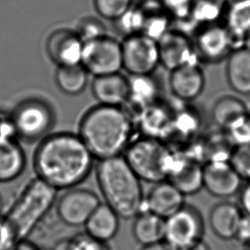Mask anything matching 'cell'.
Here are the masks:
<instances>
[{
	"mask_svg": "<svg viewBox=\"0 0 250 250\" xmlns=\"http://www.w3.org/2000/svg\"><path fill=\"white\" fill-rule=\"evenodd\" d=\"M248 114H250V111L246 104L234 95L219 98L212 110V120L224 130Z\"/></svg>",
	"mask_w": 250,
	"mask_h": 250,
	"instance_id": "cell-28",
	"label": "cell"
},
{
	"mask_svg": "<svg viewBox=\"0 0 250 250\" xmlns=\"http://www.w3.org/2000/svg\"><path fill=\"white\" fill-rule=\"evenodd\" d=\"M52 250H110L107 243H102L84 234L60 240Z\"/></svg>",
	"mask_w": 250,
	"mask_h": 250,
	"instance_id": "cell-30",
	"label": "cell"
},
{
	"mask_svg": "<svg viewBox=\"0 0 250 250\" xmlns=\"http://www.w3.org/2000/svg\"><path fill=\"white\" fill-rule=\"evenodd\" d=\"M167 180L185 196L195 195L203 188V164L176 152Z\"/></svg>",
	"mask_w": 250,
	"mask_h": 250,
	"instance_id": "cell-15",
	"label": "cell"
},
{
	"mask_svg": "<svg viewBox=\"0 0 250 250\" xmlns=\"http://www.w3.org/2000/svg\"><path fill=\"white\" fill-rule=\"evenodd\" d=\"M185 250H210V247L208 246V244L206 243L205 241H200L197 243L194 244L193 246L188 248Z\"/></svg>",
	"mask_w": 250,
	"mask_h": 250,
	"instance_id": "cell-42",
	"label": "cell"
},
{
	"mask_svg": "<svg viewBox=\"0 0 250 250\" xmlns=\"http://www.w3.org/2000/svg\"><path fill=\"white\" fill-rule=\"evenodd\" d=\"M224 131L233 146H250V112Z\"/></svg>",
	"mask_w": 250,
	"mask_h": 250,
	"instance_id": "cell-33",
	"label": "cell"
},
{
	"mask_svg": "<svg viewBox=\"0 0 250 250\" xmlns=\"http://www.w3.org/2000/svg\"><path fill=\"white\" fill-rule=\"evenodd\" d=\"M185 197L169 181L160 182L145 196L143 210L167 219L186 205Z\"/></svg>",
	"mask_w": 250,
	"mask_h": 250,
	"instance_id": "cell-16",
	"label": "cell"
},
{
	"mask_svg": "<svg viewBox=\"0 0 250 250\" xmlns=\"http://www.w3.org/2000/svg\"><path fill=\"white\" fill-rule=\"evenodd\" d=\"M246 248V250H250V244L249 246L245 247Z\"/></svg>",
	"mask_w": 250,
	"mask_h": 250,
	"instance_id": "cell-46",
	"label": "cell"
},
{
	"mask_svg": "<svg viewBox=\"0 0 250 250\" xmlns=\"http://www.w3.org/2000/svg\"><path fill=\"white\" fill-rule=\"evenodd\" d=\"M120 218L105 203H101L85 224V233L102 243H107L117 236Z\"/></svg>",
	"mask_w": 250,
	"mask_h": 250,
	"instance_id": "cell-24",
	"label": "cell"
},
{
	"mask_svg": "<svg viewBox=\"0 0 250 250\" xmlns=\"http://www.w3.org/2000/svg\"><path fill=\"white\" fill-rule=\"evenodd\" d=\"M226 77L236 94L250 95V52L244 47L234 49L226 59Z\"/></svg>",
	"mask_w": 250,
	"mask_h": 250,
	"instance_id": "cell-21",
	"label": "cell"
},
{
	"mask_svg": "<svg viewBox=\"0 0 250 250\" xmlns=\"http://www.w3.org/2000/svg\"><path fill=\"white\" fill-rule=\"evenodd\" d=\"M174 111L160 101L146 108L136 117L135 123L142 131V136L165 141L171 136Z\"/></svg>",
	"mask_w": 250,
	"mask_h": 250,
	"instance_id": "cell-17",
	"label": "cell"
},
{
	"mask_svg": "<svg viewBox=\"0 0 250 250\" xmlns=\"http://www.w3.org/2000/svg\"><path fill=\"white\" fill-rule=\"evenodd\" d=\"M27 164L24 150L17 138H0V184L16 180Z\"/></svg>",
	"mask_w": 250,
	"mask_h": 250,
	"instance_id": "cell-22",
	"label": "cell"
},
{
	"mask_svg": "<svg viewBox=\"0 0 250 250\" xmlns=\"http://www.w3.org/2000/svg\"><path fill=\"white\" fill-rule=\"evenodd\" d=\"M224 20L234 48L242 47L243 39L250 31V0H228Z\"/></svg>",
	"mask_w": 250,
	"mask_h": 250,
	"instance_id": "cell-23",
	"label": "cell"
},
{
	"mask_svg": "<svg viewBox=\"0 0 250 250\" xmlns=\"http://www.w3.org/2000/svg\"><path fill=\"white\" fill-rule=\"evenodd\" d=\"M82 65L94 77L120 73L123 70L121 42L107 35L85 42Z\"/></svg>",
	"mask_w": 250,
	"mask_h": 250,
	"instance_id": "cell-9",
	"label": "cell"
},
{
	"mask_svg": "<svg viewBox=\"0 0 250 250\" xmlns=\"http://www.w3.org/2000/svg\"><path fill=\"white\" fill-rule=\"evenodd\" d=\"M141 250H173L169 245H167L165 242L155 243L148 246H144L141 249Z\"/></svg>",
	"mask_w": 250,
	"mask_h": 250,
	"instance_id": "cell-41",
	"label": "cell"
},
{
	"mask_svg": "<svg viewBox=\"0 0 250 250\" xmlns=\"http://www.w3.org/2000/svg\"><path fill=\"white\" fill-rule=\"evenodd\" d=\"M160 65L169 72L193 62H199L191 36L171 28L157 41Z\"/></svg>",
	"mask_w": 250,
	"mask_h": 250,
	"instance_id": "cell-12",
	"label": "cell"
},
{
	"mask_svg": "<svg viewBox=\"0 0 250 250\" xmlns=\"http://www.w3.org/2000/svg\"><path fill=\"white\" fill-rule=\"evenodd\" d=\"M160 4L173 22L185 25L189 21L192 0H160Z\"/></svg>",
	"mask_w": 250,
	"mask_h": 250,
	"instance_id": "cell-32",
	"label": "cell"
},
{
	"mask_svg": "<svg viewBox=\"0 0 250 250\" xmlns=\"http://www.w3.org/2000/svg\"><path fill=\"white\" fill-rule=\"evenodd\" d=\"M238 206L244 214L250 215V181L242 186L239 191V204Z\"/></svg>",
	"mask_w": 250,
	"mask_h": 250,
	"instance_id": "cell-38",
	"label": "cell"
},
{
	"mask_svg": "<svg viewBox=\"0 0 250 250\" xmlns=\"http://www.w3.org/2000/svg\"><path fill=\"white\" fill-rule=\"evenodd\" d=\"M235 239L243 246H249L250 244V215L244 214L241 219L236 231Z\"/></svg>",
	"mask_w": 250,
	"mask_h": 250,
	"instance_id": "cell-37",
	"label": "cell"
},
{
	"mask_svg": "<svg viewBox=\"0 0 250 250\" xmlns=\"http://www.w3.org/2000/svg\"><path fill=\"white\" fill-rule=\"evenodd\" d=\"M134 0H94L95 11L101 18L116 21L131 9Z\"/></svg>",
	"mask_w": 250,
	"mask_h": 250,
	"instance_id": "cell-31",
	"label": "cell"
},
{
	"mask_svg": "<svg viewBox=\"0 0 250 250\" xmlns=\"http://www.w3.org/2000/svg\"><path fill=\"white\" fill-rule=\"evenodd\" d=\"M175 154L166 142L140 136L134 138L123 157L140 180L155 184L167 180Z\"/></svg>",
	"mask_w": 250,
	"mask_h": 250,
	"instance_id": "cell-5",
	"label": "cell"
},
{
	"mask_svg": "<svg viewBox=\"0 0 250 250\" xmlns=\"http://www.w3.org/2000/svg\"><path fill=\"white\" fill-rule=\"evenodd\" d=\"M206 86V76L201 62H193L170 71L169 87L175 99L191 102L202 94Z\"/></svg>",
	"mask_w": 250,
	"mask_h": 250,
	"instance_id": "cell-14",
	"label": "cell"
},
{
	"mask_svg": "<svg viewBox=\"0 0 250 250\" xmlns=\"http://www.w3.org/2000/svg\"><path fill=\"white\" fill-rule=\"evenodd\" d=\"M229 162L243 180L250 181V146H234Z\"/></svg>",
	"mask_w": 250,
	"mask_h": 250,
	"instance_id": "cell-34",
	"label": "cell"
},
{
	"mask_svg": "<svg viewBox=\"0 0 250 250\" xmlns=\"http://www.w3.org/2000/svg\"><path fill=\"white\" fill-rule=\"evenodd\" d=\"M18 243L14 231L4 217H0V250H11Z\"/></svg>",
	"mask_w": 250,
	"mask_h": 250,
	"instance_id": "cell-36",
	"label": "cell"
},
{
	"mask_svg": "<svg viewBox=\"0 0 250 250\" xmlns=\"http://www.w3.org/2000/svg\"><path fill=\"white\" fill-rule=\"evenodd\" d=\"M228 0H192L191 16L185 26L191 23L192 35L202 26L221 22Z\"/></svg>",
	"mask_w": 250,
	"mask_h": 250,
	"instance_id": "cell-27",
	"label": "cell"
},
{
	"mask_svg": "<svg viewBox=\"0 0 250 250\" xmlns=\"http://www.w3.org/2000/svg\"><path fill=\"white\" fill-rule=\"evenodd\" d=\"M58 191L36 178L25 188L4 217L18 242L28 240L54 206Z\"/></svg>",
	"mask_w": 250,
	"mask_h": 250,
	"instance_id": "cell-4",
	"label": "cell"
},
{
	"mask_svg": "<svg viewBox=\"0 0 250 250\" xmlns=\"http://www.w3.org/2000/svg\"><path fill=\"white\" fill-rule=\"evenodd\" d=\"M11 250H42L38 246H36L34 243L28 242V240H24L18 242L14 248Z\"/></svg>",
	"mask_w": 250,
	"mask_h": 250,
	"instance_id": "cell-40",
	"label": "cell"
},
{
	"mask_svg": "<svg viewBox=\"0 0 250 250\" xmlns=\"http://www.w3.org/2000/svg\"><path fill=\"white\" fill-rule=\"evenodd\" d=\"M191 38L200 62H221L235 49L229 32L222 22L197 28Z\"/></svg>",
	"mask_w": 250,
	"mask_h": 250,
	"instance_id": "cell-10",
	"label": "cell"
},
{
	"mask_svg": "<svg viewBox=\"0 0 250 250\" xmlns=\"http://www.w3.org/2000/svg\"><path fill=\"white\" fill-rule=\"evenodd\" d=\"M11 120L17 137L27 142L45 138L52 129L54 115L52 108L43 101L28 100L15 109Z\"/></svg>",
	"mask_w": 250,
	"mask_h": 250,
	"instance_id": "cell-6",
	"label": "cell"
},
{
	"mask_svg": "<svg viewBox=\"0 0 250 250\" xmlns=\"http://www.w3.org/2000/svg\"><path fill=\"white\" fill-rule=\"evenodd\" d=\"M0 138H17L14 126L11 118H4L0 115Z\"/></svg>",
	"mask_w": 250,
	"mask_h": 250,
	"instance_id": "cell-39",
	"label": "cell"
},
{
	"mask_svg": "<svg viewBox=\"0 0 250 250\" xmlns=\"http://www.w3.org/2000/svg\"><path fill=\"white\" fill-rule=\"evenodd\" d=\"M146 1H149V2H160V0H142V2H146Z\"/></svg>",
	"mask_w": 250,
	"mask_h": 250,
	"instance_id": "cell-45",
	"label": "cell"
},
{
	"mask_svg": "<svg viewBox=\"0 0 250 250\" xmlns=\"http://www.w3.org/2000/svg\"><path fill=\"white\" fill-rule=\"evenodd\" d=\"M205 226L201 212L192 206H184L166 219L164 242L173 250H185L203 240Z\"/></svg>",
	"mask_w": 250,
	"mask_h": 250,
	"instance_id": "cell-7",
	"label": "cell"
},
{
	"mask_svg": "<svg viewBox=\"0 0 250 250\" xmlns=\"http://www.w3.org/2000/svg\"><path fill=\"white\" fill-rule=\"evenodd\" d=\"M76 34L82 42H91L96 39L104 37L106 35L104 25L97 20H87L78 26Z\"/></svg>",
	"mask_w": 250,
	"mask_h": 250,
	"instance_id": "cell-35",
	"label": "cell"
},
{
	"mask_svg": "<svg viewBox=\"0 0 250 250\" xmlns=\"http://www.w3.org/2000/svg\"><path fill=\"white\" fill-rule=\"evenodd\" d=\"M92 93L100 104L124 107L129 99V78L121 73L94 77Z\"/></svg>",
	"mask_w": 250,
	"mask_h": 250,
	"instance_id": "cell-19",
	"label": "cell"
},
{
	"mask_svg": "<svg viewBox=\"0 0 250 250\" xmlns=\"http://www.w3.org/2000/svg\"><path fill=\"white\" fill-rule=\"evenodd\" d=\"M129 80V99L126 104H129L137 115L146 108L160 101V84L153 77V75L130 77Z\"/></svg>",
	"mask_w": 250,
	"mask_h": 250,
	"instance_id": "cell-25",
	"label": "cell"
},
{
	"mask_svg": "<svg viewBox=\"0 0 250 250\" xmlns=\"http://www.w3.org/2000/svg\"><path fill=\"white\" fill-rule=\"evenodd\" d=\"M102 202L94 192L85 188H72L59 198L56 211L59 219L70 227L85 226Z\"/></svg>",
	"mask_w": 250,
	"mask_h": 250,
	"instance_id": "cell-11",
	"label": "cell"
},
{
	"mask_svg": "<svg viewBox=\"0 0 250 250\" xmlns=\"http://www.w3.org/2000/svg\"><path fill=\"white\" fill-rule=\"evenodd\" d=\"M243 212L238 204L230 202L217 203L210 210L208 223L212 233L221 240L235 239Z\"/></svg>",
	"mask_w": 250,
	"mask_h": 250,
	"instance_id": "cell-20",
	"label": "cell"
},
{
	"mask_svg": "<svg viewBox=\"0 0 250 250\" xmlns=\"http://www.w3.org/2000/svg\"><path fill=\"white\" fill-rule=\"evenodd\" d=\"M2 208H3V198H2V196L0 195V212L2 211Z\"/></svg>",
	"mask_w": 250,
	"mask_h": 250,
	"instance_id": "cell-44",
	"label": "cell"
},
{
	"mask_svg": "<svg viewBox=\"0 0 250 250\" xmlns=\"http://www.w3.org/2000/svg\"><path fill=\"white\" fill-rule=\"evenodd\" d=\"M242 47H244L250 52V31L245 35V37L243 39V46Z\"/></svg>",
	"mask_w": 250,
	"mask_h": 250,
	"instance_id": "cell-43",
	"label": "cell"
},
{
	"mask_svg": "<svg viewBox=\"0 0 250 250\" xmlns=\"http://www.w3.org/2000/svg\"><path fill=\"white\" fill-rule=\"evenodd\" d=\"M134 219L133 236L142 246L164 242L166 219L145 210L140 212Z\"/></svg>",
	"mask_w": 250,
	"mask_h": 250,
	"instance_id": "cell-26",
	"label": "cell"
},
{
	"mask_svg": "<svg viewBox=\"0 0 250 250\" xmlns=\"http://www.w3.org/2000/svg\"><path fill=\"white\" fill-rule=\"evenodd\" d=\"M135 119L122 106L99 104L83 115L78 136L99 160L123 156L134 140Z\"/></svg>",
	"mask_w": 250,
	"mask_h": 250,
	"instance_id": "cell-2",
	"label": "cell"
},
{
	"mask_svg": "<svg viewBox=\"0 0 250 250\" xmlns=\"http://www.w3.org/2000/svg\"><path fill=\"white\" fill-rule=\"evenodd\" d=\"M243 179L229 160H210L203 165V188L218 198H229L238 194Z\"/></svg>",
	"mask_w": 250,
	"mask_h": 250,
	"instance_id": "cell-13",
	"label": "cell"
},
{
	"mask_svg": "<svg viewBox=\"0 0 250 250\" xmlns=\"http://www.w3.org/2000/svg\"><path fill=\"white\" fill-rule=\"evenodd\" d=\"M123 70L130 77L151 76L160 65L157 41L146 35L127 36L121 42Z\"/></svg>",
	"mask_w": 250,
	"mask_h": 250,
	"instance_id": "cell-8",
	"label": "cell"
},
{
	"mask_svg": "<svg viewBox=\"0 0 250 250\" xmlns=\"http://www.w3.org/2000/svg\"><path fill=\"white\" fill-rule=\"evenodd\" d=\"M87 70L82 64L76 66H59L56 82L59 89L69 95H77L85 89L87 83Z\"/></svg>",
	"mask_w": 250,
	"mask_h": 250,
	"instance_id": "cell-29",
	"label": "cell"
},
{
	"mask_svg": "<svg viewBox=\"0 0 250 250\" xmlns=\"http://www.w3.org/2000/svg\"><path fill=\"white\" fill-rule=\"evenodd\" d=\"M96 179L104 203L120 219H135L144 209L145 195L142 181L124 157L100 160Z\"/></svg>",
	"mask_w": 250,
	"mask_h": 250,
	"instance_id": "cell-3",
	"label": "cell"
},
{
	"mask_svg": "<svg viewBox=\"0 0 250 250\" xmlns=\"http://www.w3.org/2000/svg\"><path fill=\"white\" fill-rule=\"evenodd\" d=\"M83 45L76 33L59 31L51 36L47 50L59 66H76L82 64Z\"/></svg>",
	"mask_w": 250,
	"mask_h": 250,
	"instance_id": "cell-18",
	"label": "cell"
},
{
	"mask_svg": "<svg viewBox=\"0 0 250 250\" xmlns=\"http://www.w3.org/2000/svg\"><path fill=\"white\" fill-rule=\"evenodd\" d=\"M94 160L80 136L60 132L42 139L35 150L33 164L37 178L59 191L75 188L86 180Z\"/></svg>",
	"mask_w": 250,
	"mask_h": 250,
	"instance_id": "cell-1",
	"label": "cell"
}]
</instances>
